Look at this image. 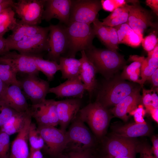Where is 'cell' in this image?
Masks as SVG:
<instances>
[{
  "mask_svg": "<svg viewBox=\"0 0 158 158\" xmlns=\"http://www.w3.org/2000/svg\"><path fill=\"white\" fill-rule=\"evenodd\" d=\"M85 51L97 73L101 74L106 80L112 78L114 73L126 66L124 56L117 51L98 49L93 46Z\"/></svg>",
  "mask_w": 158,
  "mask_h": 158,
  "instance_id": "cell-1",
  "label": "cell"
},
{
  "mask_svg": "<svg viewBox=\"0 0 158 158\" xmlns=\"http://www.w3.org/2000/svg\"><path fill=\"white\" fill-rule=\"evenodd\" d=\"M139 87L126 81L121 76L111 78L103 84L96 101L108 109L115 106Z\"/></svg>",
  "mask_w": 158,
  "mask_h": 158,
  "instance_id": "cell-2",
  "label": "cell"
},
{
  "mask_svg": "<svg viewBox=\"0 0 158 158\" xmlns=\"http://www.w3.org/2000/svg\"><path fill=\"white\" fill-rule=\"evenodd\" d=\"M68 46L66 57L75 58L79 51H86L93 46L95 36L90 25L78 22L69 23L66 26Z\"/></svg>",
  "mask_w": 158,
  "mask_h": 158,
  "instance_id": "cell-3",
  "label": "cell"
},
{
  "mask_svg": "<svg viewBox=\"0 0 158 158\" xmlns=\"http://www.w3.org/2000/svg\"><path fill=\"white\" fill-rule=\"evenodd\" d=\"M110 111L97 101L80 109L78 116L86 123L95 134L101 137L105 134L110 119Z\"/></svg>",
  "mask_w": 158,
  "mask_h": 158,
  "instance_id": "cell-4",
  "label": "cell"
},
{
  "mask_svg": "<svg viewBox=\"0 0 158 158\" xmlns=\"http://www.w3.org/2000/svg\"><path fill=\"white\" fill-rule=\"evenodd\" d=\"M49 26L35 35L21 41L6 44V51L14 50L27 55H39L44 51H48Z\"/></svg>",
  "mask_w": 158,
  "mask_h": 158,
  "instance_id": "cell-5",
  "label": "cell"
},
{
  "mask_svg": "<svg viewBox=\"0 0 158 158\" xmlns=\"http://www.w3.org/2000/svg\"><path fill=\"white\" fill-rule=\"evenodd\" d=\"M46 0H19L12 8L23 23L37 25L42 20Z\"/></svg>",
  "mask_w": 158,
  "mask_h": 158,
  "instance_id": "cell-6",
  "label": "cell"
},
{
  "mask_svg": "<svg viewBox=\"0 0 158 158\" xmlns=\"http://www.w3.org/2000/svg\"><path fill=\"white\" fill-rule=\"evenodd\" d=\"M102 9L100 0H71L69 24L78 22L90 25Z\"/></svg>",
  "mask_w": 158,
  "mask_h": 158,
  "instance_id": "cell-7",
  "label": "cell"
},
{
  "mask_svg": "<svg viewBox=\"0 0 158 158\" xmlns=\"http://www.w3.org/2000/svg\"><path fill=\"white\" fill-rule=\"evenodd\" d=\"M37 128L49 153L54 157L62 156L69 143L66 131L51 126H38Z\"/></svg>",
  "mask_w": 158,
  "mask_h": 158,
  "instance_id": "cell-8",
  "label": "cell"
},
{
  "mask_svg": "<svg viewBox=\"0 0 158 158\" xmlns=\"http://www.w3.org/2000/svg\"><path fill=\"white\" fill-rule=\"evenodd\" d=\"M47 57L58 63L61 55L67 50L68 42L66 26L60 24L49 26Z\"/></svg>",
  "mask_w": 158,
  "mask_h": 158,
  "instance_id": "cell-9",
  "label": "cell"
},
{
  "mask_svg": "<svg viewBox=\"0 0 158 158\" xmlns=\"http://www.w3.org/2000/svg\"><path fill=\"white\" fill-rule=\"evenodd\" d=\"M135 0L129 11L126 23L136 33L142 35L149 27L157 28V24L154 22V17L149 11L140 6Z\"/></svg>",
  "mask_w": 158,
  "mask_h": 158,
  "instance_id": "cell-10",
  "label": "cell"
},
{
  "mask_svg": "<svg viewBox=\"0 0 158 158\" xmlns=\"http://www.w3.org/2000/svg\"><path fill=\"white\" fill-rule=\"evenodd\" d=\"M35 74L27 75L21 82V87L32 104H39L45 99L49 93V85L48 82L41 79Z\"/></svg>",
  "mask_w": 158,
  "mask_h": 158,
  "instance_id": "cell-11",
  "label": "cell"
},
{
  "mask_svg": "<svg viewBox=\"0 0 158 158\" xmlns=\"http://www.w3.org/2000/svg\"><path fill=\"white\" fill-rule=\"evenodd\" d=\"M0 63L10 66L17 73L38 75L39 72L31 56L18 53L15 51H8L0 55Z\"/></svg>",
  "mask_w": 158,
  "mask_h": 158,
  "instance_id": "cell-12",
  "label": "cell"
},
{
  "mask_svg": "<svg viewBox=\"0 0 158 158\" xmlns=\"http://www.w3.org/2000/svg\"><path fill=\"white\" fill-rule=\"evenodd\" d=\"M138 145L133 138L113 135L106 143V155L135 158Z\"/></svg>",
  "mask_w": 158,
  "mask_h": 158,
  "instance_id": "cell-13",
  "label": "cell"
},
{
  "mask_svg": "<svg viewBox=\"0 0 158 158\" xmlns=\"http://www.w3.org/2000/svg\"><path fill=\"white\" fill-rule=\"evenodd\" d=\"M30 108L32 117L38 126L55 127L59 124L56 101L54 100L45 99L39 104L32 105Z\"/></svg>",
  "mask_w": 158,
  "mask_h": 158,
  "instance_id": "cell-14",
  "label": "cell"
},
{
  "mask_svg": "<svg viewBox=\"0 0 158 158\" xmlns=\"http://www.w3.org/2000/svg\"><path fill=\"white\" fill-rule=\"evenodd\" d=\"M66 133L68 144L73 142L76 144L72 147L78 145L72 148L91 149L94 146V141L92 134L85 123L77 115Z\"/></svg>",
  "mask_w": 158,
  "mask_h": 158,
  "instance_id": "cell-15",
  "label": "cell"
},
{
  "mask_svg": "<svg viewBox=\"0 0 158 158\" xmlns=\"http://www.w3.org/2000/svg\"><path fill=\"white\" fill-rule=\"evenodd\" d=\"M71 0H46L42 20L49 21L56 18L67 26L69 23Z\"/></svg>",
  "mask_w": 158,
  "mask_h": 158,
  "instance_id": "cell-16",
  "label": "cell"
},
{
  "mask_svg": "<svg viewBox=\"0 0 158 158\" xmlns=\"http://www.w3.org/2000/svg\"><path fill=\"white\" fill-rule=\"evenodd\" d=\"M80 99L72 98L56 101L59 124L64 131L69 123L76 117L81 104Z\"/></svg>",
  "mask_w": 158,
  "mask_h": 158,
  "instance_id": "cell-17",
  "label": "cell"
},
{
  "mask_svg": "<svg viewBox=\"0 0 158 158\" xmlns=\"http://www.w3.org/2000/svg\"><path fill=\"white\" fill-rule=\"evenodd\" d=\"M21 88L16 85H8L0 95L1 100L18 112L27 111L30 108Z\"/></svg>",
  "mask_w": 158,
  "mask_h": 158,
  "instance_id": "cell-18",
  "label": "cell"
},
{
  "mask_svg": "<svg viewBox=\"0 0 158 158\" xmlns=\"http://www.w3.org/2000/svg\"><path fill=\"white\" fill-rule=\"evenodd\" d=\"M85 90V87L79 75L67 79L56 87L50 88L49 93L54 94L57 98L72 97L81 99Z\"/></svg>",
  "mask_w": 158,
  "mask_h": 158,
  "instance_id": "cell-19",
  "label": "cell"
},
{
  "mask_svg": "<svg viewBox=\"0 0 158 158\" xmlns=\"http://www.w3.org/2000/svg\"><path fill=\"white\" fill-rule=\"evenodd\" d=\"M140 87L128 95L116 105L110 111L117 117L126 121L128 119V114L137 108V107L142 101V96L140 95Z\"/></svg>",
  "mask_w": 158,
  "mask_h": 158,
  "instance_id": "cell-20",
  "label": "cell"
},
{
  "mask_svg": "<svg viewBox=\"0 0 158 158\" xmlns=\"http://www.w3.org/2000/svg\"><path fill=\"white\" fill-rule=\"evenodd\" d=\"M80 52L81 56L79 60L81 66L80 76L90 98L97 87L96 78L97 70L93 64L87 57L85 51H82Z\"/></svg>",
  "mask_w": 158,
  "mask_h": 158,
  "instance_id": "cell-21",
  "label": "cell"
},
{
  "mask_svg": "<svg viewBox=\"0 0 158 158\" xmlns=\"http://www.w3.org/2000/svg\"><path fill=\"white\" fill-rule=\"evenodd\" d=\"M32 118L31 115L28 117L24 127L12 142L9 158H29L28 133Z\"/></svg>",
  "mask_w": 158,
  "mask_h": 158,
  "instance_id": "cell-22",
  "label": "cell"
},
{
  "mask_svg": "<svg viewBox=\"0 0 158 158\" xmlns=\"http://www.w3.org/2000/svg\"><path fill=\"white\" fill-rule=\"evenodd\" d=\"M45 27L32 25L17 21L12 33L6 39V44L18 42L32 36L43 30Z\"/></svg>",
  "mask_w": 158,
  "mask_h": 158,
  "instance_id": "cell-23",
  "label": "cell"
},
{
  "mask_svg": "<svg viewBox=\"0 0 158 158\" xmlns=\"http://www.w3.org/2000/svg\"><path fill=\"white\" fill-rule=\"evenodd\" d=\"M149 126L145 123H133L117 126L114 128L113 135L130 138L147 135Z\"/></svg>",
  "mask_w": 158,
  "mask_h": 158,
  "instance_id": "cell-24",
  "label": "cell"
},
{
  "mask_svg": "<svg viewBox=\"0 0 158 158\" xmlns=\"http://www.w3.org/2000/svg\"><path fill=\"white\" fill-rule=\"evenodd\" d=\"M31 115L30 108L25 112H16L0 127V132L9 135L18 133L24 127L27 119Z\"/></svg>",
  "mask_w": 158,
  "mask_h": 158,
  "instance_id": "cell-25",
  "label": "cell"
},
{
  "mask_svg": "<svg viewBox=\"0 0 158 158\" xmlns=\"http://www.w3.org/2000/svg\"><path fill=\"white\" fill-rule=\"evenodd\" d=\"M59 62L62 79H68L79 76L81 66L79 59L61 56Z\"/></svg>",
  "mask_w": 158,
  "mask_h": 158,
  "instance_id": "cell-26",
  "label": "cell"
},
{
  "mask_svg": "<svg viewBox=\"0 0 158 158\" xmlns=\"http://www.w3.org/2000/svg\"><path fill=\"white\" fill-rule=\"evenodd\" d=\"M30 56L34 59L38 71L44 73L48 81L52 80L55 73L60 70L59 66L58 63L44 59L40 55Z\"/></svg>",
  "mask_w": 158,
  "mask_h": 158,
  "instance_id": "cell-27",
  "label": "cell"
},
{
  "mask_svg": "<svg viewBox=\"0 0 158 158\" xmlns=\"http://www.w3.org/2000/svg\"><path fill=\"white\" fill-rule=\"evenodd\" d=\"M15 12L11 7L6 8L0 13V36L3 37L9 30H12L17 23Z\"/></svg>",
  "mask_w": 158,
  "mask_h": 158,
  "instance_id": "cell-28",
  "label": "cell"
},
{
  "mask_svg": "<svg viewBox=\"0 0 158 158\" xmlns=\"http://www.w3.org/2000/svg\"><path fill=\"white\" fill-rule=\"evenodd\" d=\"M28 140L30 146V151L40 150L45 146L44 140L36 124L31 122L28 131Z\"/></svg>",
  "mask_w": 158,
  "mask_h": 158,
  "instance_id": "cell-29",
  "label": "cell"
},
{
  "mask_svg": "<svg viewBox=\"0 0 158 158\" xmlns=\"http://www.w3.org/2000/svg\"><path fill=\"white\" fill-rule=\"evenodd\" d=\"M158 58L147 57L143 61L140 69L141 79L140 86L142 87L145 82L158 69Z\"/></svg>",
  "mask_w": 158,
  "mask_h": 158,
  "instance_id": "cell-30",
  "label": "cell"
},
{
  "mask_svg": "<svg viewBox=\"0 0 158 158\" xmlns=\"http://www.w3.org/2000/svg\"><path fill=\"white\" fill-rule=\"evenodd\" d=\"M17 73L10 66L0 63V79L7 85H16L21 87L20 81L16 78Z\"/></svg>",
  "mask_w": 158,
  "mask_h": 158,
  "instance_id": "cell-31",
  "label": "cell"
},
{
  "mask_svg": "<svg viewBox=\"0 0 158 158\" xmlns=\"http://www.w3.org/2000/svg\"><path fill=\"white\" fill-rule=\"evenodd\" d=\"M145 58L144 56L137 55L130 56L129 60L133 62L129 65L124 67L121 76V78L124 80H127L129 75L135 72L139 74L142 63Z\"/></svg>",
  "mask_w": 158,
  "mask_h": 158,
  "instance_id": "cell-32",
  "label": "cell"
},
{
  "mask_svg": "<svg viewBox=\"0 0 158 158\" xmlns=\"http://www.w3.org/2000/svg\"><path fill=\"white\" fill-rule=\"evenodd\" d=\"M93 28L97 36L108 49H111L109 40V33L106 26L97 18L92 23Z\"/></svg>",
  "mask_w": 158,
  "mask_h": 158,
  "instance_id": "cell-33",
  "label": "cell"
},
{
  "mask_svg": "<svg viewBox=\"0 0 158 158\" xmlns=\"http://www.w3.org/2000/svg\"><path fill=\"white\" fill-rule=\"evenodd\" d=\"M16 112L0 99V127Z\"/></svg>",
  "mask_w": 158,
  "mask_h": 158,
  "instance_id": "cell-34",
  "label": "cell"
},
{
  "mask_svg": "<svg viewBox=\"0 0 158 158\" xmlns=\"http://www.w3.org/2000/svg\"><path fill=\"white\" fill-rule=\"evenodd\" d=\"M143 38L142 35L138 34L132 29L125 37L122 43L137 47L140 45Z\"/></svg>",
  "mask_w": 158,
  "mask_h": 158,
  "instance_id": "cell-35",
  "label": "cell"
},
{
  "mask_svg": "<svg viewBox=\"0 0 158 158\" xmlns=\"http://www.w3.org/2000/svg\"><path fill=\"white\" fill-rule=\"evenodd\" d=\"M135 0H101L102 8L104 10L112 11L116 8L127 4L129 2L133 3Z\"/></svg>",
  "mask_w": 158,
  "mask_h": 158,
  "instance_id": "cell-36",
  "label": "cell"
},
{
  "mask_svg": "<svg viewBox=\"0 0 158 158\" xmlns=\"http://www.w3.org/2000/svg\"><path fill=\"white\" fill-rule=\"evenodd\" d=\"M9 145V135L4 132H0V158H8Z\"/></svg>",
  "mask_w": 158,
  "mask_h": 158,
  "instance_id": "cell-37",
  "label": "cell"
},
{
  "mask_svg": "<svg viewBox=\"0 0 158 158\" xmlns=\"http://www.w3.org/2000/svg\"><path fill=\"white\" fill-rule=\"evenodd\" d=\"M72 151L69 152L63 158H93L91 149H72Z\"/></svg>",
  "mask_w": 158,
  "mask_h": 158,
  "instance_id": "cell-38",
  "label": "cell"
},
{
  "mask_svg": "<svg viewBox=\"0 0 158 158\" xmlns=\"http://www.w3.org/2000/svg\"><path fill=\"white\" fill-rule=\"evenodd\" d=\"M141 43L144 49L149 52L158 45V39L155 34L152 33L143 38Z\"/></svg>",
  "mask_w": 158,
  "mask_h": 158,
  "instance_id": "cell-39",
  "label": "cell"
},
{
  "mask_svg": "<svg viewBox=\"0 0 158 158\" xmlns=\"http://www.w3.org/2000/svg\"><path fill=\"white\" fill-rule=\"evenodd\" d=\"M129 11L123 13L116 18L108 21H103L102 22V24L107 26L114 27L126 23L128 18Z\"/></svg>",
  "mask_w": 158,
  "mask_h": 158,
  "instance_id": "cell-40",
  "label": "cell"
},
{
  "mask_svg": "<svg viewBox=\"0 0 158 158\" xmlns=\"http://www.w3.org/2000/svg\"><path fill=\"white\" fill-rule=\"evenodd\" d=\"M109 33V40L111 49L117 51L118 49V39L116 29L113 27L106 26Z\"/></svg>",
  "mask_w": 158,
  "mask_h": 158,
  "instance_id": "cell-41",
  "label": "cell"
},
{
  "mask_svg": "<svg viewBox=\"0 0 158 158\" xmlns=\"http://www.w3.org/2000/svg\"><path fill=\"white\" fill-rule=\"evenodd\" d=\"M152 90H146L143 89L142 100L145 107L147 111H150L154 108L152 106Z\"/></svg>",
  "mask_w": 158,
  "mask_h": 158,
  "instance_id": "cell-42",
  "label": "cell"
},
{
  "mask_svg": "<svg viewBox=\"0 0 158 158\" xmlns=\"http://www.w3.org/2000/svg\"><path fill=\"white\" fill-rule=\"evenodd\" d=\"M113 27L116 29L117 32L118 39V44L122 43L125 37L132 30L126 23Z\"/></svg>",
  "mask_w": 158,
  "mask_h": 158,
  "instance_id": "cell-43",
  "label": "cell"
},
{
  "mask_svg": "<svg viewBox=\"0 0 158 158\" xmlns=\"http://www.w3.org/2000/svg\"><path fill=\"white\" fill-rule=\"evenodd\" d=\"M131 6V5L127 4L116 8L103 19V21H108L119 16L123 13L129 11Z\"/></svg>",
  "mask_w": 158,
  "mask_h": 158,
  "instance_id": "cell-44",
  "label": "cell"
},
{
  "mask_svg": "<svg viewBox=\"0 0 158 158\" xmlns=\"http://www.w3.org/2000/svg\"><path fill=\"white\" fill-rule=\"evenodd\" d=\"M137 152L140 153V158H155L151 149L147 146L139 145Z\"/></svg>",
  "mask_w": 158,
  "mask_h": 158,
  "instance_id": "cell-45",
  "label": "cell"
},
{
  "mask_svg": "<svg viewBox=\"0 0 158 158\" xmlns=\"http://www.w3.org/2000/svg\"><path fill=\"white\" fill-rule=\"evenodd\" d=\"M143 109V108L138 107L129 114L130 115L134 116L135 120L137 123H146L142 114Z\"/></svg>",
  "mask_w": 158,
  "mask_h": 158,
  "instance_id": "cell-46",
  "label": "cell"
},
{
  "mask_svg": "<svg viewBox=\"0 0 158 158\" xmlns=\"http://www.w3.org/2000/svg\"><path fill=\"white\" fill-rule=\"evenodd\" d=\"M146 3L147 6L151 8L154 13L158 16V0H147L146 1Z\"/></svg>",
  "mask_w": 158,
  "mask_h": 158,
  "instance_id": "cell-47",
  "label": "cell"
},
{
  "mask_svg": "<svg viewBox=\"0 0 158 158\" xmlns=\"http://www.w3.org/2000/svg\"><path fill=\"white\" fill-rule=\"evenodd\" d=\"M153 147L151 149L155 158H158V139L157 137L153 136L152 139Z\"/></svg>",
  "mask_w": 158,
  "mask_h": 158,
  "instance_id": "cell-48",
  "label": "cell"
},
{
  "mask_svg": "<svg viewBox=\"0 0 158 158\" xmlns=\"http://www.w3.org/2000/svg\"><path fill=\"white\" fill-rule=\"evenodd\" d=\"M158 69L151 75L148 80H150L154 87L158 86Z\"/></svg>",
  "mask_w": 158,
  "mask_h": 158,
  "instance_id": "cell-49",
  "label": "cell"
},
{
  "mask_svg": "<svg viewBox=\"0 0 158 158\" xmlns=\"http://www.w3.org/2000/svg\"><path fill=\"white\" fill-rule=\"evenodd\" d=\"M29 158H44L40 150L30 151Z\"/></svg>",
  "mask_w": 158,
  "mask_h": 158,
  "instance_id": "cell-50",
  "label": "cell"
},
{
  "mask_svg": "<svg viewBox=\"0 0 158 158\" xmlns=\"http://www.w3.org/2000/svg\"><path fill=\"white\" fill-rule=\"evenodd\" d=\"M6 51V39L0 36V55Z\"/></svg>",
  "mask_w": 158,
  "mask_h": 158,
  "instance_id": "cell-51",
  "label": "cell"
},
{
  "mask_svg": "<svg viewBox=\"0 0 158 158\" xmlns=\"http://www.w3.org/2000/svg\"><path fill=\"white\" fill-rule=\"evenodd\" d=\"M148 57L158 58V45L152 50L148 52Z\"/></svg>",
  "mask_w": 158,
  "mask_h": 158,
  "instance_id": "cell-52",
  "label": "cell"
},
{
  "mask_svg": "<svg viewBox=\"0 0 158 158\" xmlns=\"http://www.w3.org/2000/svg\"><path fill=\"white\" fill-rule=\"evenodd\" d=\"M152 106L154 108H158V96L154 91L152 92Z\"/></svg>",
  "mask_w": 158,
  "mask_h": 158,
  "instance_id": "cell-53",
  "label": "cell"
},
{
  "mask_svg": "<svg viewBox=\"0 0 158 158\" xmlns=\"http://www.w3.org/2000/svg\"><path fill=\"white\" fill-rule=\"evenodd\" d=\"M14 2L13 1L11 0L9 2L2 4H0V13L6 8L9 7H12Z\"/></svg>",
  "mask_w": 158,
  "mask_h": 158,
  "instance_id": "cell-54",
  "label": "cell"
},
{
  "mask_svg": "<svg viewBox=\"0 0 158 158\" xmlns=\"http://www.w3.org/2000/svg\"><path fill=\"white\" fill-rule=\"evenodd\" d=\"M153 119L157 123L158 122V108H153L150 111Z\"/></svg>",
  "mask_w": 158,
  "mask_h": 158,
  "instance_id": "cell-55",
  "label": "cell"
},
{
  "mask_svg": "<svg viewBox=\"0 0 158 158\" xmlns=\"http://www.w3.org/2000/svg\"><path fill=\"white\" fill-rule=\"evenodd\" d=\"M8 85L5 83L0 79V95Z\"/></svg>",
  "mask_w": 158,
  "mask_h": 158,
  "instance_id": "cell-56",
  "label": "cell"
},
{
  "mask_svg": "<svg viewBox=\"0 0 158 158\" xmlns=\"http://www.w3.org/2000/svg\"><path fill=\"white\" fill-rule=\"evenodd\" d=\"M105 158H132L127 157L124 156H117V157H112L106 155L104 157Z\"/></svg>",
  "mask_w": 158,
  "mask_h": 158,
  "instance_id": "cell-57",
  "label": "cell"
},
{
  "mask_svg": "<svg viewBox=\"0 0 158 158\" xmlns=\"http://www.w3.org/2000/svg\"><path fill=\"white\" fill-rule=\"evenodd\" d=\"M11 0H0V4H2L9 2Z\"/></svg>",
  "mask_w": 158,
  "mask_h": 158,
  "instance_id": "cell-58",
  "label": "cell"
},
{
  "mask_svg": "<svg viewBox=\"0 0 158 158\" xmlns=\"http://www.w3.org/2000/svg\"><path fill=\"white\" fill-rule=\"evenodd\" d=\"M93 158H94L93 157ZM99 158H105V157H100Z\"/></svg>",
  "mask_w": 158,
  "mask_h": 158,
  "instance_id": "cell-59",
  "label": "cell"
}]
</instances>
